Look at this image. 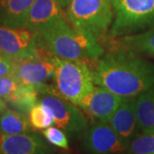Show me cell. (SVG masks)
Returning <instances> with one entry per match:
<instances>
[{"mask_svg": "<svg viewBox=\"0 0 154 154\" xmlns=\"http://www.w3.org/2000/svg\"><path fill=\"white\" fill-rule=\"evenodd\" d=\"M94 79L122 98H136L154 89V63L130 51H112L98 62Z\"/></svg>", "mask_w": 154, "mask_h": 154, "instance_id": "obj_1", "label": "cell"}, {"mask_svg": "<svg viewBox=\"0 0 154 154\" xmlns=\"http://www.w3.org/2000/svg\"><path fill=\"white\" fill-rule=\"evenodd\" d=\"M63 17L53 25L34 33L35 42L41 57L51 56L67 60H95L103 55L99 39L79 33Z\"/></svg>", "mask_w": 154, "mask_h": 154, "instance_id": "obj_2", "label": "cell"}, {"mask_svg": "<svg viewBox=\"0 0 154 154\" xmlns=\"http://www.w3.org/2000/svg\"><path fill=\"white\" fill-rule=\"evenodd\" d=\"M110 0H72L66 9V18L79 33L103 38L113 22Z\"/></svg>", "mask_w": 154, "mask_h": 154, "instance_id": "obj_3", "label": "cell"}, {"mask_svg": "<svg viewBox=\"0 0 154 154\" xmlns=\"http://www.w3.org/2000/svg\"><path fill=\"white\" fill-rule=\"evenodd\" d=\"M53 79L57 95L76 106L95 88L94 73L85 61L56 57Z\"/></svg>", "mask_w": 154, "mask_h": 154, "instance_id": "obj_4", "label": "cell"}, {"mask_svg": "<svg viewBox=\"0 0 154 154\" xmlns=\"http://www.w3.org/2000/svg\"><path fill=\"white\" fill-rule=\"evenodd\" d=\"M111 37H122L154 26V0H122L113 7Z\"/></svg>", "mask_w": 154, "mask_h": 154, "instance_id": "obj_5", "label": "cell"}, {"mask_svg": "<svg viewBox=\"0 0 154 154\" xmlns=\"http://www.w3.org/2000/svg\"><path fill=\"white\" fill-rule=\"evenodd\" d=\"M38 101L49 107L57 127L69 135L77 137L88 128V119L71 102L51 94H44Z\"/></svg>", "mask_w": 154, "mask_h": 154, "instance_id": "obj_6", "label": "cell"}, {"mask_svg": "<svg viewBox=\"0 0 154 154\" xmlns=\"http://www.w3.org/2000/svg\"><path fill=\"white\" fill-rule=\"evenodd\" d=\"M0 53L14 61L42 57L36 45L35 34L26 28L0 27Z\"/></svg>", "mask_w": 154, "mask_h": 154, "instance_id": "obj_7", "label": "cell"}, {"mask_svg": "<svg viewBox=\"0 0 154 154\" xmlns=\"http://www.w3.org/2000/svg\"><path fill=\"white\" fill-rule=\"evenodd\" d=\"M84 147L88 154H124L127 146L110 123L96 122L84 134Z\"/></svg>", "mask_w": 154, "mask_h": 154, "instance_id": "obj_8", "label": "cell"}, {"mask_svg": "<svg viewBox=\"0 0 154 154\" xmlns=\"http://www.w3.org/2000/svg\"><path fill=\"white\" fill-rule=\"evenodd\" d=\"M123 100L121 96L99 86L78 105L97 122L109 123L116 110Z\"/></svg>", "mask_w": 154, "mask_h": 154, "instance_id": "obj_9", "label": "cell"}, {"mask_svg": "<svg viewBox=\"0 0 154 154\" xmlns=\"http://www.w3.org/2000/svg\"><path fill=\"white\" fill-rule=\"evenodd\" d=\"M56 57L45 56L36 59L15 61L14 76L23 84L39 87L53 78Z\"/></svg>", "mask_w": 154, "mask_h": 154, "instance_id": "obj_10", "label": "cell"}, {"mask_svg": "<svg viewBox=\"0 0 154 154\" xmlns=\"http://www.w3.org/2000/svg\"><path fill=\"white\" fill-rule=\"evenodd\" d=\"M52 148L36 133L5 134L0 133V154H54Z\"/></svg>", "mask_w": 154, "mask_h": 154, "instance_id": "obj_11", "label": "cell"}, {"mask_svg": "<svg viewBox=\"0 0 154 154\" xmlns=\"http://www.w3.org/2000/svg\"><path fill=\"white\" fill-rule=\"evenodd\" d=\"M135 99L123 98L122 104L109 122L127 147L137 135L138 130L140 129L135 113Z\"/></svg>", "mask_w": 154, "mask_h": 154, "instance_id": "obj_12", "label": "cell"}, {"mask_svg": "<svg viewBox=\"0 0 154 154\" xmlns=\"http://www.w3.org/2000/svg\"><path fill=\"white\" fill-rule=\"evenodd\" d=\"M64 17L57 0H34L28 13L26 29L38 33Z\"/></svg>", "mask_w": 154, "mask_h": 154, "instance_id": "obj_13", "label": "cell"}, {"mask_svg": "<svg viewBox=\"0 0 154 154\" xmlns=\"http://www.w3.org/2000/svg\"><path fill=\"white\" fill-rule=\"evenodd\" d=\"M34 0H0V27L24 29Z\"/></svg>", "mask_w": 154, "mask_h": 154, "instance_id": "obj_14", "label": "cell"}, {"mask_svg": "<svg viewBox=\"0 0 154 154\" xmlns=\"http://www.w3.org/2000/svg\"><path fill=\"white\" fill-rule=\"evenodd\" d=\"M135 113L140 130L154 134V89L136 97Z\"/></svg>", "mask_w": 154, "mask_h": 154, "instance_id": "obj_15", "label": "cell"}, {"mask_svg": "<svg viewBox=\"0 0 154 154\" xmlns=\"http://www.w3.org/2000/svg\"><path fill=\"white\" fill-rule=\"evenodd\" d=\"M33 131L28 116L7 108L0 115V133L5 134H22Z\"/></svg>", "mask_w": 154, "mask_h": 154, "instance_id": "obj_16", "label": "cell"}, {"mask_svg": "<svg viewBox=\"0 0 154 154\" xmlns=\"http://www.w3.org/2000/svg\"><path fill=\"white\" fill-rule=\"evenodd\" d=\"M38 99L39 92L37 87L22 83L17 91L6 99L5 102L14 110L28 115L33 106L38 103Z\"/></svg>", "mask_w": 154, "mask_h": 154, "instance_id": "obj_17", "label": "cell"}, {"mask_svg": "<svg viewBox=\"0 0 154 154\" xmlns=\"http://www.w3.org/2000/svg\"><path fill=\"white\" fill-rule=\"evenodd\" d=\"M118 44L130 52H139L154 57V28L138 34L120 37Z\"/></svg>", "mask_w": 154, "mask_h": 154, "instance_id": "obj_18", "label": "cell"}, {"mask_svg": "<svg viewBox=\"0 0 154 154\" xmlns=\"http://www.w3.org/2000/svg\"><path fill=\"white\" fill-rule=\"evenodd\" d=\"M28 118L33 129H45L55 124L51 109L39 101L28 113Z\"/></svg>", "mask_w": 154, "mask_h": 154, "instance_id": "obj_19", "label": "cell"}, {"mask_svg": "<svg viewBox=\"0 0 154 154\" xmlns=\"http://www.w3.org/2000/svg\"><path fill=\"white\" fill-rule=\"evenodd\" d=\"M126 154H154V134H138L128 144Z\"/></svg>", "mask_w": 154, "mask_h": 154, "instance_id": "obj_20", "label": "cell"}, {"mask_svg": "<svg viewBox=\"0 0 154 154\" xmlns=\"http://www.w3.org/2000/svg\"><path fill=\"white\" fill-rule=\"evenodd\" d=\"M65 134L66 133L59 128L52 126L45 128L43 131V135L48 143L57 147L68 150L69 148V144Z\"/></svg>", "mask_w": 154, "mask_h": 154, "instance_id": "obj_21", "label": "cell"}, {"mask_svg": "<svg viewBox=\"0 0 154 154\" xmlns=\"http://www.w3.org/2000/svg\"><path fill=\"white\" fill-rule=\"evenodd\" d=\"M22 82L14 75L0 77V98L5 101L11 94L15 93Z\"/></svg>", "mask_w": 154, "mask_h": 154, "instance_id": "obj_22", "label": "cell"}, {"mask_svg": "<svg viewBox=\"0 0 154 154\" xmlns=\"http://www.w3.org/2000/svg\"><path fill=\"white\" fill-rule=\"evenodd\" d=\"M15 61L0 53V77L14 75Z\"/></svg>", "mask_w": 154, "mask_h": 154, "instance_id": "obj_23", "label": "cell"}, {"mask_svg": "<svg viewBox=\"0 0 154 154\" xmlns=\"http://www.w3.org/2000/svg\"><path fill=\"white\" fill-rule=\"evenodd\" d=\"M57 2H58V4L60 5V6L63 9L66 10L67 8H68V6L70 5L72 0H57Z\"/></svg>", "mask_w": 154, "mask_h": 154, "instance_id": "obj_24", "label": "cell"}, {"mask_svg": "<svg viewBox=\"0 0 154 154\" xmlns=\"http://www.w3.org/2000/svg\"><path fill=\"white\" fill-rule=\"evenodd\" d=\"M7 109V103L2 98H0V115Z\"/></svg>", "mask_w": 154, "mask_h": 154, "instance_id": "obj_25", "label": "cell"}, {"mask_svg": "<svg viewBox=\"0 0 154 154\" xmlns=\"http://www.w3.org/2000/svg\"><path fill=\"white\" fill-rule=\"evenodd\" d=\"M110 3H111V5H112V7H115L116 5H118L120 2H121L122 0H110Z\"/></svg>", "mask_w": 154, "mask_h": 154, "instance_id": "obj_26", "label": "cell"}]
</instances>
